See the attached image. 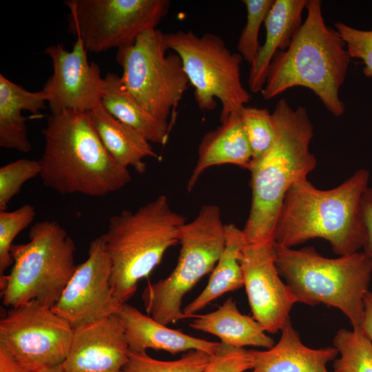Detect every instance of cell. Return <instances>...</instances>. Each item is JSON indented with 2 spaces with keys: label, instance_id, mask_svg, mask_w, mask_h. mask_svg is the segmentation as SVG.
Instances as JSON below:
<instances>
[{
  "label": "cell",
  "instance_id": "25",
  "mask_svg": "<svg viewBox=\"0 0 372 372\" xmlns=\"http://www.w3.org/2000/svg\"><path fill=\"white\" fill-rule=\"evenodd\" d=\"M101 105L114 117L132 127L150 143L165 145L171 125L149 114L123 87L121 76L108 72L103 77Z\"/></svg>",
  "mask_w": 372,
  "mask_h": 372
},
{
  "label": "cell",
  "instance_id": "21",
  "mask_svg": "<svg viewBox=\"0 0 372 372\" xmlns=\"http://www.w3.org/2000/svg\"><path fill=\"white\" fill-rule=\"evenodd\" d=\"M47 102L43 90L30 92L0 74V147L28 153L32 145L28 138L22 111L30 112L33 117L41 116Z\"/></svg>",
  "mask_w": 372,
  "mask_h": 372
},
{
  "label": "cell",
  "instance_id": "34",
  "mask_svg": "<svg viewBox=\"0 0 372 372\" xmlns=\"http://www.w3.org/2000/svg\"><path fill=\"white\" fill-rule=\"evenodd\" d=\"M361 209L366 230L363 251L372 258V187H369L364 192Z\"/></svg>",
  "mask_w": 372,
  "mask_h": 372
},
{
  "label": "cell",
  "instance_id": "2",
  "mask_svg": "<svg viewBox=\"0 0 372 372\" xmlns=\"http://www.w3.org/2000/svg\"><path fill=\"white\" fill-rule=\"evenodd\" d=\"M41 132L44 148L39 160V176L45 187L64 195L101 197L132 180L129 169L104 147L87 112L50 113Z\"/></svg>",
  "mask_w": 372,
  "mask_h": 372
},
{
  "label": "cell",
  "instance_id": "8",
  "mask_svg": "<svg viewBox=\"0 0 372 372\" xmlns=\"http://www.w3.org/2000/svg\"><path fill=\"white\" fill-rule=\"evenodd\" d=\"M181 247L177 265L165 278L143 289L141 299L147 316L167 325L187 318L182 309L184 296L212 271L225 244V224L215 205L201 207L197 216L180 229Z\"/></svg>",
  "mask_w": 372,
  "mask_h": 372
},
{
  "label": "cell",
  "instance_id": "22",
  "mask_svg": "<svg viewBox=\"0 0 372 372\" xmlns=\"http://www.w3.org/2000/svg\"><path fill=\"white\" fill-rule=\"evenodd\" d=\"M88 113L104 147L122 167H132L138 173L143 174L146 170L143 159L159 158L142 134L114 117L101 103Z\"/></svg>",
  "mask_w": 372,
  "mask_h": 372
},
{
  "label": "cell",
  "instance_id": "35",
  "mask_svg": "<svg viewBox=\"0 0 372 372\" xmlns=\"http://www.w3.org/2000/svg\"><path fill=\"white\" fill-rule=\"evenodd\" d=\"M360 327L372 344V291L369 290L364 297V309Z\"/></svg>",
  "mask_w": 372,
  "mask_h": 372
},
{
  "label": "cell",
  "instance_id": "11",
  "mask_svg": "<svg viewBox=\"0 0 372 372\" xmlns=\"http://www.w3.org/2000/svg\"><path fill=\"white\" fill-rule=\"evenodd\" d=\"M68 30L87 52L100 53L132 44L157 28L168 13V0H65Z\"/></svg>",
  "mask_w": 372,
  "mask_h": 372
},
{
  "label": "cell",
  "instance_id": "12",
  "mask_svg": "<svg viewBox=\"0 0 372 372\" xmlns=\"http://www.w3.org/2000/svg\"><path fill=\"white\" fill-rule=\"evenodd\" d=\"M72 337L73 328L37 300L10 307L0 321V348L32 372L62 364Z\"/></svg>",
  "mask_w": 372,
  "mask_h": 372
},
{
  "label": "cell",
  "instance_id": "14",
  "mask_svg": "<svg viewBox=\"0 0 372 372\" xmlns=\"http://www.w3.org/2000/svg\"><path fill=\"white\" fill-rule=\"evenodd\" d=\"M239 260L252 317L265 331H281L297 300L280 278L273 241L246 243Z\"/></svg>",
  "mask_w": 372,
  "mask_h": 372
},
{
  "label": "cell",
  "instance_id": "26",
  "mask_svg": "<svg viewBox=\"0 0 372 372\" xmlns=\"http://www.w3.org/2000/svg\"><path fill=\"white\" fill-rule=\"evenodd\" d=\"M340 354L332 372H372V344L360 328L340 329L333 341Z\"/></svg>",
  "mask_w": 372,
  "mask_h": 372
},
{
  "label": "cell",
  "instance_id": "18",
  "mask_svg": "<svg viewBox=\"0 0 372 372\" xmlns=\"http://www.w3.org/2000/svg\"><path fill=\"white\" fill-rule=\"evenodd\" d=\"M249 351L253 359L250 372H330L327 365L338 355L335 347L312 349L304 345L290 318L273 347Z\"/></svg>",
  "mask_w": 372,
  "mask_h": 372
},
{
  "label": "cell",
  "instance_id": "7",
  "mask_svg": "<svg viewBox=\"0 0 372 372\" xmlns=\"http://www.w3.org/2000/svg\"><path fill=\"white\" fill-rule=\"evenodd\" d=\"M26 243L13 245L12 267L0 277L5 306L14 307L31 300L52 308L60 298L77 265L76 245L54 220L39 221L30 227Z\"/></svg>",
  "mask_w": 372,
  "mask_h": 372
},
{
  "label": "cell",
  "instance_id": "24",
  "mask_svg": "<svg viewBox=\"0 0 372 372\" xmlns=\"http://www.w3.org/2000/svg\"><path fill=\"white\" fill-rule=\"evenodd\" d=\"M247 243L242 229L233 223L225 224L224 249L203 291L183 309L186 318H193L211 301L244 286L239 258Z\"/></svg>",
  "mask_w": 372,
  "mask_h": 372
},
{
  "label": "cell",
  "instance_id": "27",
  "mask_svg": "<svg viewBox=\"0 0 372 372\" xmlns=\"http://www.w3.org/2000/svg\"><path fill=\"white\" fill-rule=\"evenodd\" d=\"M211 355L199 350H191L180 359L164 361L150 357L146 352L129 351L128 360L123 372H203Z\"/></svg>",
  "mask_w": 372,
  "mask_h": 372
},
{
  "label": "cell",
  "instance_id": "17",
  "mask_svg": "<svg viewBox=\"0 0 372 372\" xmlns=\"http://www.w3.org/2000/svg\"><path fill=\"white\" fill-rule=\"evenodd\" d=\"M116 315L124 327L129 351L132 352H146L152 349L175 355L199 350L212 355L220 343L169 328L127 303L120 305Z\"/></svg>",
  "mask_w": 372,
  "mask_h": 372
},
{
  "label": "cell",
  "instance_id": "20",
  "mask_svg": "<svg viewBox=\"0 0 372 372\" xmlns=\"http://www.w3.org/2000/svg\"><path fill=\"white\" fill-rule=\"evenodd\" d=\"M307 0H274L265 21L266 36L251 65L248 85L253 93L261 92L270 63L278 51L286 50L302 25Z\"/></svg>",
  "mask_w": 372,
  "mask_h": 372
},
{
  "label": "cell",
  "instance_id": "36",
  "mask_svg": "<svg viewBox=\"0 0 372 372\" xmlns=\"http://www.w3.org/2000/svg\"><path fill=\"white\" fill-rule=\"evenodd\" d=\"M0 372H32L19 364L0 348Z\"/></svg>",
  "mask_w": 372,
  "mask_h": 372
},
{
  "label": "cell",
  "instance_id": "10",
  "mask_svg": "<svg viewBox=\"0 0 372 372\" xmlns=\"http://www.w3.org/2000/svg\"><path fill=\"white\" fill-rule=\"evenodd\" d=\"M169 50L165 33L150 29L117 49L116 59L125 90L149 114L170 123L189 82L180 56Z\"/></svg>",
  "mask_w": 372,
  "mask_h": 372
},
{
  "label": "cell",
  "instance_id": "33",
  "mask_svg": "<svg viewBox=\"0 0 372 372\" xmlns=\"http://www.w3.org/2000/svg\"><path fill=\"white\" fill-rule=\"evenodd\" d=\"M250 351L220 343L203 372H245L251 370Z\"/></svg>",
  "mask_w": 372,
  "mask_h": 372
},
{
  "label": "cell",
  "instance_id": "13",
  "mask_svg": "<svg viewBox=\"0 0 372 372\" xmlns=\"http://www.w3.org/2000/svg\"><path fill=\"white\" fill-rule=\"evenodd\" d=\"M111 273L112 262L102 234L91 241L87 258L77 265L52 310L73 329L116 314L120 304L111 287Z\"/></svg>",
  "mask_w": 372,
  "mask_h": 372
},
{
  "label": "cell",
  "instance_id": "30",
  "mask_svg": "<svg viewBox=\"0 0 372 372\" xmlns=\"http://www.w3.org/2000/svg\"><path fill=\"white\" fill-rule=\"evenodd\" d=\"M35 215V208L30 204H25L12 211H0L1 276L13 263L10 253L13 240L33 222Z\"/></svg>",
  "mask_w": 372,
  "mask_h": 372
},
{
  "label": "cell",
  "instance_id": "28",
  "mask_svg": "<svg viewBox=\"0 0 372 372\" xmlns=\"http://www.w3.org/2000/svg\"><path fill=\"white\" fill-rule=\"evenodd\" d=\"M240 119L249 141L252 161L262 157L271 147L276 136L271 113L265 108L244 106Z\"/></svg>",
  "mask_w": 372,
  "mask_h": 372
},
{
  "label": "cell",
  "instance_id": "15",
  "mask_svg": "<svg viewBox=\"0 0 372 372\" xmlns=\"http://www.w3.org/2000/svg\"><path fill=\"white\" fill-rule=\"evenodd\" d=\"M52 74L42 90L50 113L63 110L90 112L101 103L103 78L99 66L89 62L83 41L76 39L71 51L58 43L45 48Z\"/></svg>",
  "mask_w": 372,
  "mask_h": 372
},
{
  "label": "cell",
  "instance_id": "16",
  "mask_svg": "<svg viewBox=\"0 0 372 372\" xmlns=\"http://www.w3.org/2000/svg\"><path fill=\"white\" fill-rule=\"evenodd\" d=\"M129 347L124 327L116 315L73 329L64 372H123Z\"/></svg>",
  "mask_w": 372,
  "mask_h": 372
},
{
  "label": "cell",
  "instance_id": "3",
  "mask_svg": "<svg viewBox=\"0 0 372 372\" xmlns=\"http://www.w3.org/2000/svg\"><path fill=\"white\" fill-rule=\"evenodd\" d=\"M276 136L269 149L252 161L251 203L242 231L247 243L273 240L285 194L291 185L316 166L309 149L313 126L305 107L292 108L280 99L271 113Z\"/></svg>",
  "mask_w": 372,
  "mask_h": 372
},
{
  "label": "cell",
  "instance_id": "9",
  "mask_svg": "<svg viewBox=\"0 0 372 372\" xmlns=\"http://www.w3.org/2000/svg\"><path fill=\"white\" fill-rule=\"evenodd\" d=\"M165 39L169 49L182 61L199 109L214 110L218 99L221 123L239 113L250 101L240 79L243 59L232 52L220 36L209 32L198 36L192 30H178L165 33Z\"/></svg>",
  "mask_w": 372,
  "mask_h": 372
},
{
  "label": "cell",
  "instance_id": "6",
  "mask_svg": "<svg viewBox=\"0 0 372 372\" xmlns=\"http://www.w3.org/2000/svg\"><path fill=\"white\" fill-rule=\"evenodd\" d=\"M276 264L297 302L339 309L353 329L360 328L364 297L372 276V258L364 251L322 256L313 247L300 249L273 242Z\"/></svg>",
  "mask_w": 372,
  "mask_h": 372
},
{
  "label": "cell",
  "instance_id": "32",
  "mask_svg": "<svg viewBox=\"0 0 372 372\" xmlns=\"http://www.w3.org/2000/svg\"><path fill=\"white\" fill-rule=\"evenodd\" d=\"M335 29L344 41L351 58L362 60L364 74L372 77V30H359L342 22L335 23Z\"/></svg>",
  "mask_w": 372,
  "mask_h": 372
},
{
  "label": "cell",
  "instance_id": "29",
  "mask_svg": "<svg viewBox=\"0 0 372 372\" xmlns=\"http://www.w3.org/2000/svg\"><path fill=\"white\" fill-rule=\"evenodd\" d=\"M247 19L237 43L238 53L251 65L260 48L259 32L274 0H243Z\"/></svg>",
  "mask_w": 372,
  "mask_h": 372
},
{
  "label": "cell",
  "instance_id": "4",
  "mask_svg": "<svg viewBox=\"0 0 372 372\" xmlns=\"http://www.w3.org/2000/svg\"><path fill=\"white\" fill-rule=\"evenodd\" d=\"M307 17L289 46L278 51L268 69L261 91L270 100L294 87L311 90L335 116L344 112L339 91L351 56L339 32L327 26L320 0H308Z\"/></svg>",
  "mask_w": 372,
  "mask_h": 372
},
{
  "label": "cell",
  "instance_id": "23",
  "mask_svg": "<svg viewBox=\"0 0 372 372\" xmlns=\"http://www.w3.org/2000/svg\"><path fill=\"white\" fill-rule=\"evenodd\" d=\"M189 327L218 337L220 342L244 348L247 346L271 349L276 344L253 318L241 313L232 298H227L216 310L194 315Z\"/></svg>",
  "mask_w": 372,
  "mask_h": 372
},
{
  "label": "cell",
  "instance_id": "19",
  "mask_svg": "<svg viewBox=\"0 0 372 372\" xmlns=\"http://www.w3.org/2000/svg\"><path fill=\"white\" fill-rule=\"evenodd\" d=\"M216 129L205 134L198 149V159L187 183V191L195 187L208 168L231 164L249 169L252 154L240 112L230 115Z\"/></svg>",
  "mask_w": 372,
  "mask_h": 372
},
{
  "label": "cell",
  "instance_id": "1",
  "mask_svg": "<svg viewBox=\"0 0 372 372\" xmlns=\"http://www.w3.org/2000/svg\"><path fill=\"white\" fill-rule=\"evenodd\" d=\"M369 179V172L362 168L327 190L317 189L307 178L298 180L285 194L273 230V242L292 248L320 238L328 241L340 256L359 251L366 238L361 201Z\"/></svg>",
  "mask_w": 372,
  "mask_h": 372
},
{
  "label": "cell",
  "instance_id": "37",
  "mask_svg": "<svg viewBox=\"0 0 372 372\" xmlns=\"http://www.w3.org/2000/svg\"><path fill=\"white\" fill-rule=\"evenodd\" d=\"M34 372H64V370L62 364H61L56 366L43 369Z\"/></svg>",
  "mask_w": 372,
  "mask_h": 372
},
{
  "label": "cell",
  "instance_id": "31",
  "mask_svg": "<svg viewBox=\"0 0 372 372\" xmlns=\"http://www.w3.org/2000/svg\"><path fill=\"white\" fill-rule=\"evenodd\" d=\"M39 161L21 158L0 167V211L7 208L10 200L21 191L23 185L39 176Z\"/></svg>",
  "mask_w": 372,
  "mask_h": 372
},
{
  "label": "cell",
  "instance_id": "5",
  "mask_svg": "<svg viewBox=\"0 0 372 372\" xmlns=\"http://www.w3.org/2000/svg\"><path fill=\"white\" fill-rule=\"evenodd\" d=\"M186 223L165 195L110 218L103 235L112 262L110 285L120 305L134 296L139 280L149 275L165 251L178 243Z\"/></svg>",
  "mask_w": 372,
  "mask_h": 372
}]
</instances>
